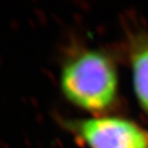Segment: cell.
Instances as JSON below:
<instances>
[{"instance_id":"obj_1","label":"cell","mask_w":148,"mask_h":148,"mask_svg":"<svg viewBox=\"0 0 148 148\" xmlns=\"http://www.w3.org/2000/svg\"><path fill=\"white\" fill-rule=\"evenodd\" d=\"M117 66L106 51L86 47L63 63L59 86L65 99L92 115L107 114L118 100Z\"/></svg>"},{"instance_id":"obj_2","label":"cell","mask_w":148,"mask_h":148,"mask_svg":"<svg viewBox=\"0 0 148 148\" xmlns=\"http://www.w3.org/2000/svg\"><path fill=\"white\" fill-rule=\"evenodd\" d=\"M63 123L88 148H148V131L125 116L90 115Z\"/></svg>"},{"instance_id":"obj_3","label":"cell","mask_w":148,"mask_h":148,"mask_svg":"<svg viewBox=\"0 0 148 148\" xmlns=\"http://www.w3.org/2000/svg\"><path fill=\"white\" fill-rule=\"evenodd\" d=\"M129 60L135 98L148 114V34L140 33L131 40Z\"/></svg>"}]
</instances>
